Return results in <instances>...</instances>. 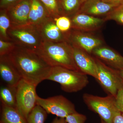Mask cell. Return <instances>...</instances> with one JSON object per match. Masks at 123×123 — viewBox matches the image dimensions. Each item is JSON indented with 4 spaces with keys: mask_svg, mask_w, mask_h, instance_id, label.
Here are the masks:
<instances>
[{
    "mask_svg": "<svg viewBox=\"0 0 123 123\" xmlns=\"http://www.w3.org/2000/svg\"><path fill=\"white\" fill-rule=\"evenodd\" d=\"M10 59L22 79L36 86L47 79L52 68L38 54L17 52L12 54Z\"/></svg>",
    "mask_w": 123,
    "mask_h": 123,
    "instance_id": "cell-1",
    "label": "cell"
},
{
    "mask_svg": "<svg viewBox=\"0 0 123 123\" xmlns=\"http://www.w3.org/2000/svg\"><path fill=\"white\" fill-rule=\"evenodd\" d=\"M47 80L59 83L62 90L68 93L81 90L89 83L87 75L84 73L60 66L52 67Z\"/></svg>",
    "mask_w": 123,
    "mask_h": 123,
    "instance_id": "cell-2",
    "label": "cell"
},
{
    "mask_svg": "<svg viewBox=\"0 0 123 123\" xmlns=\"http://www.w3.org/2000/svg\"><path fill=\"white\" fill-rule=\"evenodd\" d=\"M37 54L52 68L60 66L81 72L74 61L73 48L62 44H53L46 47L43 51Z\"/></svg>",
    "mask_w": 123,
    "mask_h": 123,
    "instance_id": "cell-3",
    "label": "cell"
},
{
    "mask_svg": "<svg viewBox=\"0 0 123 123\" xmlns=\"http://www.w3.org/2000/svg\"><path fill=\"white\" fill-rule=\"evenodd\" d=\"M97 64L98 78L96 79L108 95L116 97L123 86L120 71L111 68L95 57Z\"/></svg>",
    "mask_w": 123,
    "mask_h": 123,
    "instance_id": "cell-4",
    "label": "cell"
},
{
    "mask_svg": "<svg viewBox=\"0 0 123 123\" xmlns=\"http://www.w3.org/2000/svg\"><path fill=\"white\" fill-rule=\"evenodd\" d=\"M84 102L89 109L98 114L106 123H112L116 111L117 110L115 97L108 95L102 97L88 93L83 95Z\"/></svg>",
    "mask_w": 123,
    "mask_h": 123,
    "instance_id": "cell-5",
    "label": "cell"
},
{
    "mask_svg": "<svg viewBox=\"0 0 123 123\" xmlns=\"http://www.w3.org/2000/svg\"><path fill=\"white\" fill-rule=\"evenodd\" d=\"M36 87L23 79L17 86L16 109L26 120L37 105Z\"/></svg>",
    "mask_w": 123,
    "mask_h": 123,
    "instance_id": "cell-6",
    "label": "cell"
},
{
    "mask_svg": "<svg viewBox=\"0 0 123 123\" xmlns=\"http://www.w3.org/2000/svg\"><path fill=\"white\" fill-rule=\"evenodd\" d=\"M37 105L42 107L48 114L60 118H66L69 115L77 112L75 106L63 95L42 98L38 96Z\"/></svg>",
    "mask_w": 123,
    "mask_h": 123,
    "instance_id": "cell-7",
    "label": "cell"
},
{
    "mask_svg": "<svg viewBox=\"0 0 123 123\" xmlns=\"http://www.w3.org/2000/svg\"><path fill=\"white\" fill-rule=\"evenodd\" d=\"M73 56L77 66L82 72L98 78L97 64L95 58L77 47L73 48Z\"/></svg>",
    "mask_w": 123,
    "mask_h": 123,
    "instance_id": "cell-8",
    "label": "cell"
},
{
    "mask_svg": "<svg viewBox=\"0 0 123 123\" xmlns=\"http://www.w3.org/2000/svg\"><path fill=\"white\" fill-rule=\"evenodd\" d=\"M92 54L112 68L119 70L123 68V56L113 49L101 46L95 49Z\"/></svg>",
    "mask_w": 123,
    "mask_h": 123,
    "instance_id": "cell-9",
    "label": "cell"
},
{
    "mask_svg": "<svg viewBox=\"0 0 123 123\" xmlns=\"http://www.w3.org/2000/svg\"><path fill=\"white\" fill-rule=\"evenodd\" d=\"M117 7L115 5L104 2L102 0H88L82 4L80 13L94 17L107 15Z\"/></svg>",
    "mask_w": 123,
    "mask_h": 123,
    "instance_id": "cell-10",
    "label": "cell"
},
{
    "mask_svg": "<svg viewBox=\"0 0 123 123\" xmlns=\"http://www.w3.org/2000/svg\"><path fill=\"white\" fill-rule=\"evenodd\" d=\"M2 60L0 64V75L5 85L17 86L22 78L10 60Z\"/></svg>",
    "mask_w": 123,
    "mask_h": 123,
    "instance_id": "cell-11",
    "label": "cell"
},
{
    "mask_svg": "<svg viewBox=\"0 0 123 123\" xmlns=\"http://www.w3.org/2000/svg\"><path fill=\"white\" fill-rule=\"evenodd\" d=\"M105 21L99 18L82 13L77 14L72 19L74 25L84 31L97 30L103 24Z\"/></svg>",
    "mask_w": 123,
    "mask_h": 123,
    "instance_id": "cell-12",
    "label": "cell"
},
{
    "mask_svg": "<svg viewBox=\"0 0 123 123\" xmlns=\"http://www.w3.org/2000/svg\"><path fill=\"white\" fill-rule=\"evenodd\" d=\"M73 39L77 47L89 54H92L95 49L102 46L103 43L100 39L85 33L75 34Z\"/></svg>",
    "mask_w": 123,
    "mask_h": 123,
    "instance_id": "cell-13",
    "label": "cell"
},
{
    "mask_svg": "<svg viewBox=\"0 0 123 123\" xmlns=\"http://www.w3.org/2000/svg\"><path fill=\"white\" fill-rule=\"evenodd\" d=\"M0 123H27L26 119L17 109L1 104Z\"/></svg>",
    "mask_w": 123,
    "mask_h": 123,
    "instance_id": "cell-14",
    "label": "cell"
},
{
    "mask_svg": "<svg viewBox=\"0 0 123 123\" xmlns=\"http://www.w3.org/2000/svg\"><path fill=\"white\" fill-rule=\"evenodd\" d=\"M17 86L5 85L1 86L0 98L1 104L8 106L16 107Z\"/></svg>",
    "mask_w": 123,
    "mask_h": 123,
    "instance_id": "cell-15",
    "label": "cell"
},
{
    "mask_svg": "<svg viewBox=\"0 0 123 123\" xmlns=\"http://www.w3.org/2000/svg\"><path fill=\"white\" fill-rule=\"evenodd\" d=\"M31 5L29 0H24L16 5L12 10L14 18L21 22L26 21L29 18Z\"/></svg>",
    "mask_w": 123,
    "mask_h": 123,
    "instance_id": "cell-16",
    "label": "cell"
},
{
    "mask_svg": "<svg viewBox=\"0 0 123 123\" xmlns=\"http://www.w3.org/2000/svg\"><path fill=\"white\" fill-rule=\"evenodd\" d=\"M47 114L42 107L37 105L28 116L27 123H44Z\"/></svg>",
    "mask_w": 123,
    "mask_h": 123,
    "instance_id": "cell-17",
    "label": "cell"
},
{
    "mask_svg": "<svg viewBox=\"0 0 123 123\" xmlns=\"http://www.w3.org/2000/svg\"><path fill=\"white\" fill-rule=\"evenodd\" d=\"M44 9L38 0H32L29 18L32 21H38L43 17Z\"/></svg>",
    "mask_w": 123,
    "mask_h": 123,
    "instance_id": "cell-18",
    "label": "cell"
},
{
    "mask_svg": "<svg viewBox=\"0 0 123 123\" xmlns=\"http://www.w3.org/2000/svg\"><path fill=\"white\" fill-rule=\"evenodd\" d=\"M105 20H112L123 25V4L117 6L107 15Z\"/></svg>",
    "mask_w": 123,
    "mask_h": 123,
    "instance_id": "cell-19",
    "label": "cell"
},
{
    "mask_svg": "<svg viewBox=\"0 0 123 123\" xmlns=\"http://www.w3.org/2000/svg\"><path fill=\"white\" fill-rule=\"evenodd\" d=\"M13 35L25 43L34 44L37 43L35 37L30 33L22 31H15L12 32Z\"/></svg>",
    "mask_w": 123,
    "mask_h": 123,
    "instance_id": "cell-20",
    "label": "cell"
},
{
    "mask_svg": "<svg viewBox=\"0 0 123 123\" xmlns=\"http://www.w3.org/2000/svg\"><path fill=\"white\" fill-rule=\"evenodd\" d=\"M44 31L46 36L50 39L56 40L59 39L61 38L60 30L56 24H48L45 27Z\"/></svg>",
    "mask_w": 123,
    "mask_h": 123,
    "instance_id": "cell-21",
    "label": "cell"
},
{
    "mask_svg": "<svg viewBox=\"0 0 123 123\" xmlns=\"http://www.w3.org/2000/svg\"><path fill=\"white\" fill-rule=\"evenodd\" d=\"M68 123H85L86 120V116L78 112L69 115L65 118Z\"/></svg>",
    "mask_w": 123,
    "mask_h": 123,
    "instance_id": "cell-22",
    "label": "cell"
},
{
    "mask_svg": "<svg viewBox=\"0 0 123 123\" xmlns=\"http://www.w3.org/2000/svg\"><path fill=\"white\" fill-rule=\"evenodd\" d=\"M81 4L80 0H62L63 7L67 12H71L76 9Z\"/></svg>",
    "mask_w": 123,
    "mask_h": 123,
    "instance_id": "cell-23",
    "label": "cell"
},
{
    "mask_svg": "<svg viewBox=\"0 0 123 123\" xmlns=\"http://www.w3.org/2000/svg\"><path fill=\"white\" fill-rule=\"evenodd\" d=\"M56 25L60 30L63 31H66L70 29L71 22L67 17H61L56 20Z\"/></svg>",
    "mask_w": 123,
    "mask_h": 123,
    "instance_id": "cell-24",
    "label": "cell"
},
{
    "mask_svg": "<svg viewBox=\"0 0 123 123\" xmlns=\"http://www.w3.org/2000/svg\"><path fill=\"white\" fill-rule=\"evenodd\" d=\"M10 26V21L6 15H2L0 17V31L4 36H6L7 29Z\"/></svg>",
    "mask_w": 123,
    "mask_h": 123,
    "instance_id": "cell-25",
    "label": "cell"
},
{
    "mask_svg": "<svg viewBox=\"0 0 123 123\" xmlns=\"http://www.w3.org/2000/svg\"><path fill=\"white\" fill-rule=\"evenodd\" d=\"M115 99L117 109L123 113V86L117 93Z\"/></svg>",
    "mask_w": 123,
    "mask_h": 123,
    "instance_id": "cell-26",
    "label": "cell"
},
{
    "mask_svg": "<svg viewBox=\"0 0 123 123\" xmlns=\"http://www.w3.org/2000/svg\"><path fill=\"white\" fill-rule=\"evenodd\" d=\"M47 8L51 11H55L57 9L56 0H41Z\"/></svg>",
    "mask_w": 123,
    "mask_h": 123,
    "instance_id": "cell-27",
    "label": "cell"
},
{
    "mask_svg": "<svg viewBox=\"0 0 123 123\" xmlns=\"http://www.w3.org/2000/svg\"><path fill=\"white\" fill-rule=\"evenodd\" d=\"M112 123H123V113L118 109L114 114Z\"/></svg>",
    "mask_w": 123,
    "mask_h": 123,
    "instance_id": "cell-28",
    "label": "cell"
},
{
    "mask_svg": "<svg viewBox=\"0 0 123 123\" xmlns=\"http://www.w3.org/2000/svg\"><path fill=\"white\" fill-rule=\"evenodd\" d=\"M104 2L118 6L123 4V0H102Z\"/></svg>",
    "mask_w": 123,
    "mask_h": 123,
    "instance_id": "cell-29",
    "label": "cell"
},
{
    "mask_svg": "<svg viewBox=\"0 0 123 123\" xmlns=\"http://www.w3.org/2000/svg\"><path fill=\"white\" fill-rule=\"evenodd\" d=\"M10 45V44L9 43L3 42L1 40H0V49L1 52H1L2 53L3 51L8 48Z\"/></svg>",
    "mask_w": 123,
    "mask_h": 123,
    "instance_id": "cell-30",
    "label": "cell"
},
{
    "mask_svg": "<svg viewBox=\"0 0 123 123\" xmlns=\"http://www.w3.org/2000/svg\"><path fill=\"white\" fill-rule=\"evenodd\" d=\"M51 123H68L65 118L56 117Z\"/></svg>",
    "mask_w": 123,
    "mask_h": 123,
    "instance_id": "cell-31",
    "label": "cell"
},
{
    "mask_svg": "<svg viewBox=\"0 0 123 123\" xmlns=\"http://www.w3.org/2000/svg\"><path fill=\"white\" fill-rule=\"evenodd\" d=\"M17 0H1V5L2 6H4L13 3Z\"/></svg>",
    "mask_w": 123,
    "mask_h": 123,
    "instance_id": "cell-32",
    "label": "cell"
},
{
    "mask_svg": "<svg viewBox=\"0 0 123 123\" xmlns=\"http://www.w3.org/2000/svg\"><path fill=\"white\" fill-rule=\"evenodd\" d=\"M120 72V75L121 77H122V79H123V68L121 70H119Z\"/></svg>",
    "mask_w": 123,
    "mask_h": 123,
    "instance_id": "cell-33",
    "label": "cell"
},
{
    "mask_svg": "<svg viewBox=\"0 0 123 123\" xmlns=\"http://www.w3.org/2000/svg\"><path fill=\"white\" fill-rule=\"evenodd\" d=\"M87 0H80L82 4H83V3H84V2H85V1Z\"/></svg>",
    "mask_w": 123,
    "mask_h": 123,
    "instance_id": "cell-34",
    "label": "cell"
},
{
    "mask_svg": "<svg viewBox=\"0 0 123 123\" xmlns=\"http://www.w3.org/2000/svg\"><path fill=\"white\" fill-rule=\"evenodd\" d=\"M101 123H105V122H104V121H103V120H102L101 119Z\"/></svg>",
    "mask_w": 123,
    "mask_h": 123,
    "instance_id": "cell-35",
    "label": "cell"
}]
</instances>
